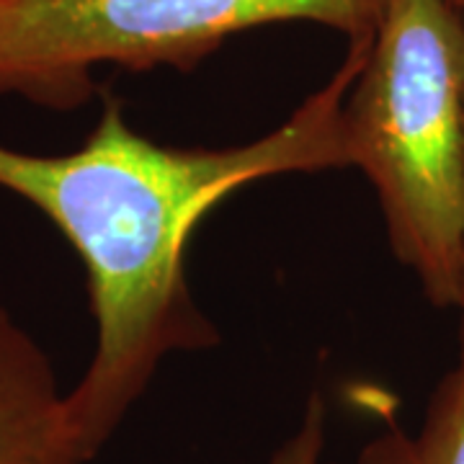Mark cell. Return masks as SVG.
Segmentation results:
<instances>
[{"label":"cell","instance_id":"6da1fadb","mask_svg":"<svg viewBox=\"0 0 464 464\" xmlns=\"http://www.w3.org/2000/svg\"><path fill=\"white\" fill-rule=\"evenodd\" d=\"M372 39L348 42L328 83L243 145H160L132 130L116 96H103L96 127L72 152L36 155L0 142V188L47 217L88 274L96 343L65 398L85 464L111 441L170 356L222 341L186 274L201 219L253 183L351 168L346 99Z\"/></svg>","mask_w":464,"mask_h":464},{"label":"cell","instance_id":"7a4b0ae2","mask_svg":"<svg viewBox=\"0 0 464 464\" xmlns=\"http://www.w3.org/2000/svg\"><path fill=\"white\" fill-rule=\"evenodd\" d=\"M351 168L380 201L390 250L439 310L464 279V11L390 0L346 99Z\"/></svg>","mask_w":464,"mask_h":464},{"label":"cell","instance_id":"3957f363","mask_svg":"<svg viewBox=\"0 0 464 464\" xmlns=\"http://www.w3.org/2000/svg\"><path fill=\"white\" fill-rule=\"evenodd\" d=\"M390 0H0V96L75 111L96 67L188 72L232 36L315 24L348 42L380 29Z\"/></svg>","mask_w":464,"mask_h":464},{"label":"cell","instance_id":"277c9868","mask_svg":"<svg viewBox=\"0 0 464 464\" xmlns=\"http://www.w3.org/2000/svg\"><path fill=\"white\" fill-rule=\"evenodd\" d=\"M47 351L0 307V464H85Z\"/></svg>","mask_w":464,"mask_h":464},{"label":"cell","instance_id":"5b68a950","mask_svg":"<svg viewBox=\"0 0 464 464\" xmlns=\"http://www.w3.org/2000/svg\"><path fill=\"white\" fill-rule=\"evenodd\" d=\"M392 436L400 464H464V320L457 362L433 387L418 433L392 415Z\"/></svg>","mask_w":464,"mask_h":464},{"label":"cell","instance_id":"8992f818","mask_svg":"<svg viewBox=\"0 0 464 464\" xmlns=\"http://www.w3.org/2000/svg\"><path fill=\"white\" fill-rule=\"evenodd\" d=\"M331 433H328V408L320 392H313L299 418L297 429L284 439L266 464H335L328 457Z\"/></svg>","mask_w":464,"mask_h":464},{"label":"cell","instance_id":"52a82bcc","mask_svg":"<svg viewBox=\"0 0 464 464\" xmlns=\"http://www.w3.org/2000/svg\"><path fill=\"white\" fill-rule=\"evenodd\" d=\"M356 464H400L398 451L392 444V433L384 423H382V431L372 441H366Z\"/></svg>","mask_w":464,"mask_h":464},{"label":"cell","instance_id":"ba28073f","mask_svg":"<svg viewBox=\"0 0 464 464\" xmlns=\"http://www.w3.org/2000/svg\"><path fill=\"white\" fill-rule=\"evenodd\" d=\"M451 3H454V5H457L459 11H464V0H451Z\"/></svg>","mask_w":464,"mask_h":464},{"label":"cell","instance_id":"9c48e42d","mask_svg":"<svg viewBox=\"0 0 464 464\" xmlns=\"http://www.w3.org/2000/svg\"><path fill=\"white\" fill-rule=\"evenodd\" d=\"M459 313L464 315V279H462V304H459Z\"/></svg>","mask_w":464,"mask_h":464}]
</instances>
